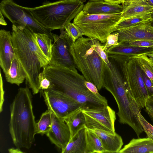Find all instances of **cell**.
Masks as SVG:
<instances>
[{
  "mask_svg": "<svg viewBox=\"0 0 153 153\" xmlns=\"http://www.w3.org/2000/svg\"><path fill=\"white\" fill-rule=\"evenodd\" d=\"M11 33L15 56L26 73L27 85L33 94H36L40 91L41 69L49 65L50 61L39 47L32 30L12 25Z\"/></svg>",
  "mask_w": 153,
  "mask_h": 153,
  "instance_id": "obj_1",
  "label": "cell"
},
{
  "mask_svg": "<svg viewBox=\"0 0 153 153\" xmlns=\"http://www.w3.org/2000/svg\"><path fill=\"white\" fill-rule=\"evenodd\" d=\"M32 97L27 85L20 88L10 105L9 131L16 147L30 149L35 140L36 123Z\"/></svg>",
  "mask_w": 153,
  "mask_h": 153,
  "instance_id": "obj_2",
  "label": "cell"
},
{
  "mask_svg": "<svg viewBox=\"0 0 153 153\" xmlns=\"http://www.w3.org/2000/svg\"><path fill=\"white\" fill-rule=\"evenodd\" d=\"M42 72L53 83V88L70 97L82 106L91 108L108 105V102L100 99L87 88L84 77L76 69L48 65Z\"/></svg>",
  "mask_w": 153,
  "mask_h": 153,
  "instance_id": "obj_3",
  "label": "cell"
},
{
  "mask_svg": "<svg viewBox=\"0 0 153 153\" xmlns=\"http://www.w3.org/2000/svg\"><path fill=\"white\" fill-rule=\"evenodd\" d=\"M109 60L110 65L105 64L104 88L112 94L117 102L120 123L129 126L139 137L143 131L138 117L141 108L127 93L118 63L113 59Z\"/></svg>",
  "mask_w": 153,
  "mask_h": 153,
  "instance_id": "obj_4",
  "label": "cell"
},
{
  "mask_svg": "<svg viewBox=\"0 0 153 153\" xmlns=\"http://www.w3.org/2000/svg\"><path fill=\"white\" fill-rule=\"evenodd\" d=\"M96 39L80 37L71 44L70 52L76 68L99 91L104 88L105 63L95 49Z\"/></svg>",
  "mask_w": 153,
  "mask_h": 153,
  "instance_id": "obj_5",
  "label": "cell"
},
{
  "mask_svg": "<svg viewBox=\"0 0 153 153\" xmlns=\"http://www.w3.org/2000/svg\"><path fill=\"white\" fill-rule=\"evenodd\" d=\"M82 0H59L45 2L40 6L29 7L33 16L51 31L64 29L66 25L82 10Z\"/></svg>",
  "mask_w": 153,
  "mask_h": 153,
  "instance_id": "obj_6",
  "label": "cell"
},
{
  "mask_svg": "<svg viewBox=\"0 0 153 153\" xmlns=\"http://www.w3.org/2000/svg\"><path fill=\"white\" fill-rule=\"evenodd\" d=\"M121 14H90L82 10L74 19L73 23L79 27L84 36L105 43L108 36L116 31L115 27L121 20Z\"/></svg>",
  "mask_w": 153,
  "mask_h": 153,
  "instance_id": "obj_7",
  "label": "cell"
},
{
  "mask_svg": "<svg viewBox=\"0 0 153 153\" xmlns=\"http://www.w3.org/2000/svg\"><path fill=\"white\" fill-rule=\"evenodd\" d=\"M0 11L13 25L27 27L35 33H46L53 39V33L36 20L29 7L20 6L13 0H1Z\"/></svg>",
  "mask_w": 153,
  "mask_h": 153,
  "instance_id": "obj_8",
  "label": "cell"
},
{
  "mask_svg": "<svg viewBox=\"0 0 153 153\" xmlns=\"http://www.w3.org/2000/svg\"><path fill=\"white\" fill-rule=\"evenodd\" d=\"M118 65L127 93L141 109L144 108L149 95L142 78V69L137 59L134 58Z\"/></svg>",
  "mask_w": 153,
  "mask_h": 153,
  "instance_id": "obj_9",
  "label": "cell"
},
{
  "mask_svg": "<svg viewBox=\"0 0 153 153\" xmlns=\"http://www.w3.org/2000/svg\"><path fill=\"white\" fill-rule=\"evenodd\" d=\"M88 129L103 130L115 133L116 117L115 111L108 105L96 108L82 109Z\"/></svg>",
  "mask_w": 153,
  "mask_h": 153,
  "instance_id": "obj_10",
  "label": "cell"
},
{
  "mask_svg": "<svg viewBox=\"0 0 153 153\" xmlns=\"http://www.w3.org/2000/svg\"><path fill=\"white\" fill-rule=\"evenodd\" d=\"M48 109L63 118L82 105L63 92L53 88L40 90Z\"/></svg>",
  "mask_w": 153,
  "mask_h": 153,
  "instance_id": "obj_11",
  "label": "cell"
},
{
  "mask_svg": "<svg viewBox=\"0 0 153 153\" xmlns=\"http://www.w3.org/2000/svg\"><path fill=\"white\" fill-rule=\"evenodd\" d=\"M60 31L59 35L53 34V43L49 65L75 69L70 52V46L73 42L64 29Z\"/></svg>",
  "mask_w": 153,
  "mask_h": 153,
  "instance_id": "obj_12",
  "label": "cell"
},
{
  "mask_svg": "<svg viewBox=\"0 0 153 153\" xmlns=\"http://www.w3.org/2000/svg\"><path fill=\"white\" fill-rule=\"evenodd\" d=\"M109 58L115 60L118 64H122L142 54L153 52V47H140L130 45L128 42L119 43L106 51Z\"/></svg>",
  "mask_w": 153,
  "mask_h": 153,
  "instance_id": "obj_13",
  "label": "cell"
},
{
  "mask_svg": "<svg viewBox=\"0 0 153 153\" xmlns=\"http://www.w3.org/2000/svg\"><path fill=\"white\" fill-rule=\"evenodd\" d=\"M115 32L119 33V43L142 40H153V22L152 20L143 22Z\"/></svg>",
  "mask_w": 153,
  "mask_h": 153,
  "instance_id": "obj_14",
  "label": "cell"
},
{
  "mask_svg": "<svg viewBox=\"0 0 153 153\" xmlns=\"http://www.w3.org/2000/svg\"><path fill=\"white\" fill-rule=\"evenodd\" d=\"M51 112L52 126L46 134L51 142L62 151L64 149L70 140V130L63 119L58 117Z\"/></svg>",
  "mask_w": 153,
  "mask_h": 153,
  "instance_id": "obj_15",
  "label": "cell"
},
{
  "mask_svg": "<svg viewBox=\"0 0 153 153\" xmlns=\"http://www.w3.org/2000/svg\"><path fill=\"white\" fill-rule=\"evenodd\" d=\"M15 57L10 31L0 30V65L4 73L9 69L11 63Z\"/></svg>",
  "mask_w": 153,
  "mask_h": 153,
  "instance_id": "obj_16",
  "label": "cell"
},
{
  "mask_svg": "<svg viewBox=\"0 0 153 153\" xmlns=\"http://www.w3.org/2000/svg\"><path fill=\"white\" fill-rule=\"evenodd\" d=\"M123 10L120 21L131 17L150 14L153 12V5L147 0H125L122 3Z\"/></svg>",
  "mask_w": 153,
  "mask_h": 153,
  "instance_id": "obj_17",
  "label": "cell"
},
{
  "mask_svg": "<svg viewBox=\"0 0 153 153\" xmlns=\"http://www.w3.org/2000/svg\"><path fill=\"white\" fill-rule=\"evenodd\" d=\"M123 9L122 5L111 3L103 0H90L84 5L82 10L90 14L103 15L122 13Z\"/></svg>",
  "mask_w": 153,
  "mask_h": 153,
  "instance_id": "obj_18",
  "label": "cell"
},
{
  "mask_svg": "<svg viewBox=\"0 0 153 153\" xmlns=\"http://www.w3.org/2000/svg\"><path fill=\"white\" fill-rule=\"evenodd\" d=\"M91 130L94 132L100 139L104 150V153H119L123 145L121 136L116 132L113 134L97 129Z\"/></svg>",
  "mask_w": 153,
  "mask_h": 153,
  "instance_id": "obj_19",
  "label": "cell"
},
{
  "mask_svg": "<svg viewBox=\"0 0 153 153\" xmlns=\"http://www.w3.org/2000/svg\"><path fill=\"white\" fill-rule=\"evenodd\" d=\"M87 128L80 129L71 138L62 153H87Z\"/></svg>",
  "mask_w": 153,
  "mask_h": 153,
  "instance_id": "obj_20",
  "label": "cell"
},
{
  "mask_svg": "<svg viewBox=\"0 0 153 153\" xmlns=\"http://www.w3.org/2000/svg\"><path fill=\"white\" fill-rule=\"evenodd\" d=\"M153 153V140L148 138H133L119 153Z\"/></svg>",
  "mask_w": 153,
  "mask_h": 153,
  "instance_id": "obj_21",
  "label": "cell"
},
{
  "mask_svg": "<svg viewBox=\"0 0 153 153\" xmlns=\"http://www.w3.org/2000/svg\"><path fill=\"white\" fill-rule=\"evenodd\" d=\"M4 74L7 82L18 86L23 83L27 76L25 70L16 56L11 62L9 70Z\"/></svg>",
  "mask_w": 153,
  "mask_h": 153,
  "instance_id": "obj_22",
  "label": "cell"
},
{
  "mask_svg": "<svg viewBox=\"0 0 153 153\" xmlns=\"http://www.w3.org/2000/svg\"><path fill=\"white\" fill-rule=\"evenodd\" d=\"M82 109L80 107L63 118L69 129L70 139L79 130L85 126V119Z\"/></svg>",
  "mask_w": 153,
  "mask_h": 153,
  "instance_id": "obj_23",
  "label": "cell"
},
{
  "mask_svg": "<svg viewBox=\"0 0 153 153\" xmlns=\"http://www.w3.org/2000/svg\"><path fill=\"white\" fill-rule=\"evenodd\" d=\"M87 153H104L101 142L97 135L92 130L86 129Z\"/></svg>",
  "mask_w": 153,
  "mask_h": 153,
  "instance_id": "obj_24",
  "label": "cell"
},
{
  "mask_svg": "<svg viewBox=\"0 0 153 153\" xmlns=\"http://www.w3.org/2000/svg\"><path fill=\"white\" fill-rule=\"evenodd\" d=\"M35 35L39 47L50 62L53 46V39L46 33H35Z\"/></svg>",
  "mask_w": 153,
  "mask_h": 153,
  "instance_id": "obj_25",
  "label": "cell"
},
{
  "mask_svg": "<svg viewBox=\"0 0 153 153\" xmlns=\"http://www.w3.org/2000/svg\"><path fill=\"white\" fill-rule=\"evenodd\" d=\"M52 125L51 112L48 109L42 114L39 121L36 123V134H46L51 129Z\"/></svg>",
  "mask_w": 153,
  "mask_h": 153,
  "instance_id": "obj_26",
  "label": "cell"
},
{
  "mask_svg": "<svg viewBox=\"0 0 153 153\" xmlns=\"http://www.w3.org/2000/svg\"><path fill=\"white\" fill-rule=\"evenodd\" d=\"M150 20H152L151 14L134 16L119 22L115 28L116 31L128 28L141 22Z\"/></svg>",
  "mask_w": 153,
  "mask_h": 153,
  "instance_id": "obj_27",
  "label": "cell"
},
{
  "mask_svg": "<svg viewBox=\"0 0 153 153\" xmlns=\"http://www.w3.org/2000/svg\"><path fill=\"white\" fill-rule=\"evenodd\" d=\"M141 69L150 79L153 85V64L146 54H142L135 57Z\"/></svg>",
  "mask_w": 153,
  "mask_h": 153,
  "instance_id": "obj_28",
  "label": "cell"
},
{
  "mask_svg": "<svg viewBox=\"0 0 153 153\" xmlns=\"http://www.w3.org/2000/svg\"><path fill=\"white\" fill-rule=\"evenodd\" d=\"M64 30L74 43L83 36L82 32L79 27L73 23H71V22L66 25Z\"/></svg>",
  "mask_w": 153,
  "mask_h": 153,
  "instance_id": "obj_29",
  "label": "cell"
},
{
  "mask_svg": "<svg viewBox=\"0 0 153 153\" xmlns=\"http://www.w3.org/2000/svg\"><path fill=\"white\" fill-rule=\"evenodd\" d=\"M138 117L143 130L146 134L147 137L153 140V126L146 120L141 112L138 113Z\"/></svg>",
  "mask_w": 153,
  "mask_h": 153,
  "instance_id": "obj_30",
  "label": "cell"
},
{
  "mask_svg": "<svg viewBox=\"0 0 153 153\" xmlns=\"http://www.w3.org/2000/svg\"><path fill=\"white\" fill-rule=\"evenodd\" d=\"M100 41L96 39L95 42V48L98 54L100 55L108 65H110V62L106 51L104 48V45H102Z\"/></svg>",
  "mask_w": 153,
  "mask_h": 153,
  "instance_id": "obj_31",
  "label": "cell"
},
{
  "mask_svg": "<svg viewBox=\"0 0 153 153\" xmlns=\"http://www.w3.org/2000/svg\"><path fill=\"white\" fill-rule=\"evenodd\" d=\"M114 32L110 34L106 38V42L104 45L105 51L110 47L119 44V33L116 32Z\"/></svg>",
  "mask_w": 153,
  "mask_h": 153,
  "instance_id": "obj_32",
  "label": "cell"
},
{
  "mask_svg": "<svg viewBox=\"0 0 153 153\" xmlns=\"http://www.w3.org/2000/svg\"><path fill=\"white\" fill-rule=\"evenodd\" d=\"M39 89L40 90H46L53 88V85L51 82L41 72L39 76Z\"/></svg>",
  "mask_w": 153,
  "mask_h": 153,
  "instance_id": "obj_33",
  "label": "cell"
},
{
  "mask_svg": "<svg viewBox=\"0 0 153 153\" xmlns=\"http://www.w3.org/2000/svg\"><path fill=\"white\" fill-rule=\"evenodd\" d=\"M141 74L144 85L148 93L149 97L153 96V85L151 81L145 73L142 70Z\"/></svg>",
  "mask_w": 153,
  "mask_h": 153,
  "instance_id": "obj_34",
  "label": "cell"
},
{
  "mask_svg": "<svg viewBox=\"0 0 153 153\" xmlns=\"http://www.w3.org/2000/svg\"><path fill=\"white\" fill-rule=\"evenodd\" d=\"M85 84L87 88L91 92L102 100L107 101L106 98L99 93V90L94 84L86 80L85 82Z\"/></svg>",
  "mask_w": 153,
  "mask_h": 153,
  "instance_id": "obj_35",
  "label": "cell"
},
{
  "mask_svg": "<svg viewBox=\"0 0 153 153\" xmlns=\"http://www.w3.org/2000/svg\"><path fill=\"white\" fill-rule=\"evenodd\" d=\"M132 46L140 47H153V40H142L134 41L128 43Z\"/></svg>",
  "mask_w": 153,
  "mask_h": 153,
  "instance_id": "obj_36",
  "label": "cell"
},
{
  "mask_svg": "<svg viewBox=\"0 0 153 153\" xmlns=\"http://www.w3.org/2000/svg\"><path fill=\"white\" fill-rule=\"evenodd\" d=\"M144 107L151 120L153 122V96L149 97L147 98Z\"/></svg>",
  "mask_w": 153,
  "mask_h": 153,
  "instance_id": "obj_37",
  "label": "cell"
},
{
  "mask_svg": "<svg viewBox=\"0 0 153 153\" xmlns=\"http://www.w3.org/2000/svg\"><path fill=\"white\" fill-rule=\"evenodd\" d=\"M105 1L114 4H120L125 0H103Z\"/></svg>",
  "mask_w": 153,
  "mask_h": 153,
  "instance_id": "obj_38",
  "label": "cell"
},
{
  "mask_svg": "<svg viewBox=\"0 0 153 153\" xmlns=\"http://www.w3.org/2000/svg\"><path fill=\"white\" fill-rule=\"evenodd\" d=\"M9 152L10 153H22L23 152H22L20 149L16 147V148H11L9 149Z\"/></svg>",
  "mask_w": 153,
  "mask_h": 153,
  "instance_id": "obj_39",
  "label": "cell"
},
{
  "mask_svg": "<svg viewBox=\"0 0 153 153\" xmlns=\"http://www.w3.org/2000/svg\"><path fill=\"white\" fill-rule=\"evenodd\" d=\"M0 23L1 25L5 26L7 25V24L4 19L3 16V15L2 13L0 11Z\"/></svg>",
  "mask_w": 153,
  "mask_h": 153,
  "instance_id": "obj_40",
  "label": "cell"
},
{
  "mask_svg": "<svg viewBox=\"0 0 153 153\" xmlns=\"http://www.w3.org/2000/svg\"><path fill=\"white\" fill-rule=\"evenodd\" d=\"M146 55L150 60L153 61V52L147 54Z\"/></svg>",
  "mask_w": 153,
  "mask_h": 153,
  "instance_id": "obj_41",
  "label": "cell"
},
{
  "mask_svg": "<svg viewBox=\"0 0 153 153\" xmlns=\"http://www.w3.org/2000/svg\"><path fill=\"white\" fill-rule=\"evenodd\" d=\"M147 1L149 4L153 5V0H147Z\"/></svg>",
  "mask_w": 153,
  "mask_h": 153,
  "instance_id": "obj_42",
  "label": "cell"
},
{
  "mask_svg": "<svg viewBox=\"0 0 153 153\" xmlns=\"http://www.w3.org/2000/svg\"><path fill=\"white\" fill-rule=\"evenodd\" d=\"M151 16L152 19V20L153 22V12L151 14Z\"/></svg>",
  "mask_w": 153,
  "mask_h": 153,
  "instance_id": "obj_43",
  "label": "cell"
},
{
  "mask_svg": "<svg viewBox=\"0 0 153 153\" xmlns=\"http://www.w3.org/2000/svg\"><path fill=\"white\" fill-rule=\"evenodd\" d=\"M92 1H99V0H90Z\"/></svg>",
  "mask_w": 153,
  "mask_h": 153,
  "instance_id": "obj_44",
  "label": "cell"
},
{
  "mask_svg": "<svg viewBox=\"0 0 153 153\" xmlns=\"http://www.w3.org/2000/svg\"><path fill=\"white\" fill-rule=\"evenodd\" d=\"M151 61H152V63H153V61H152V60H151Z\"/></svg>",
  "mask_w": 153,
  "mask_h": 153,
  "instance_id": "obj_45",
  "label": "cell"
},
{
  "mask_svg": "<svg viewBox=\"0 0 153 153\" xmlns=\"http://www.w3.org/2000/svg\"><path fill=\"white\" fill-rule=\"evenodd\" d=\"M82 0V1H83V0Z\"/></svg>",
  "mask_w": 153,
  "mask_h": 153,
  "instance_id": "obj_46",
  "label": "cell"
}]
</instances>
